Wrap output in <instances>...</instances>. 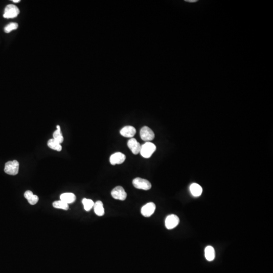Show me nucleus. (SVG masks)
<instances>
[{"label": "nucleus", "mask_w": 273, "mask_h": 273, "mask_svg": "<svg viewBox=\"0 0 273 273\" xmlns=\"http://www.w3.org/2000/svg\"><path fill=\"white\" fill-rule=\"evenodd\" d=\"M156 149V147L151 142H147L141 146V155L145 158H150Z\"/></svg>", "instance_id": "nucleus-1"}, {"label": "nucleus", "mask_w": 273, "mask_h": 273, "mask_svg": "<svg viewBox=\"0 0 273 273\" xmlns=\"http://www.w3.org/2000/svg\"><path fill=\"white\" fill-rule=\"evenodd\" d=\"M19 167V163L16 160L8 161L5 164L4 171L7 174L15 176L18 173Z\"/></svg>", "instance_id": "nucleus-2"}, {"label": "nucleus", "mask_w": 273, "mask_h": 273, "mask_svg": "<svg viewBox=\"0 0 273 273\" xmlns=\"http://www.w3.org/2000/svg\"><path fill=\"white\" fill-rule=\"evenodd\" d=\"M133 184L137 189H142L144 190H148L151 188V184L149 181L141 178H136L134 179Z\"/></svg>", "instance_id": "nucleus-3"}, {"label": "nucleus", "mask_w": 273, "mask_h": 273, "mask_svg": "<svg viewBox=\"0 0 273 273\" xmlns=\"http://www.w3.org/2000/svg\"><path fill=\"white\" fill-rule=\"evenodd\" d=\"M19 13L18 8L14 5H8L4 10L3 17L5 18H14L16 17Z\"/></svg>", "instance_id": "nucleus-4"}, {"label": "nucleus", "mask_w": 273, "mask_h": 273, "mask_svg": "<svg viewBox=\"0 0 273 273\" xmlns=\"http://www.w3.org/2000/svg\"><path fill=\"white\" fill-rule=\"evenodd\" d=\"M111 195L113 198L115 199L124 201L126 199L127 197V194L124 189L121 186H117L114 188L111 191Z\"/></svg>", "instance_id": "nucleus-5"}, {"label": "nucleus", "mask_w": 273, "mask_h": 273, "mask_svg": "<svg viewBox=\"0 0 273 273\" xmlns=\"http://www.w3.org/2000/svg\"><path fill=\"white\" fill-rule=\"evenodd\" d=\"M141 138L143 141L149 142L152 141L155 138V134L153 131L148 127H143L140 130Z\"/></svg>", "instance_id": "nucleus-6"}, {"label": "nucleus", "mask_w": 273, "mask_h": 273, "mask_svg": "<svg viewBox=\"0 0 273 273\" xmlns=\"http://www.w3.org/2000/svg\"><path fill=\"white\" fill-rule=\"evenodd\" d=\"M180 222V220L178 216L174 214H171L167 217L165 219V227L168 230H171L176 227Z\"/></svg>", "instance_id": "nucleus-7"}, {"label": "nucleus", "mask_w": 273, "mask_h": 273, "mask_svg": "<svg viewBox=\"0 0 273 273\" xmlns=\"http://www.w3.org/2000/svg\"><path fill=\"white\" fill-rule=\"evenodd\" d=\"M156 209L155 204L153 202H149L144 205L141 209V214L145 217H150L153 214Z\"/></svg>", "instance_id": "nucleus-8"}, {"label": "nucleus", "mask_w": 273, "mask_h": 273, "mask_svg": "<svg viewBox=\"0 0 273 273\" xmlns=\"http://www.w3.org/2000/svg\"><path fill=\"white\" fill-rule=\"evenodd\" d=\"M126 155L121 152H116L111 155L110 163L112 165L123 163L126 160Z\"/></svg>", "instance_id": "nucleus-9"}, {"label": "nucleus", "mask_w": 273, "mask_h": 273, "mask_svg": "<svg viewBox=\"0 0 273 273\" xmlns=\"http://www.w3.org/2000/svg\"><path fill=\"white\" fill-rule=\"evenodd\" d=\"M128 146L134 154H138L140 152L141 146L135 138L130 139L128 142Z\"/></svg>", "instance_id": "nucleus-10"}, {"label": "nucleus", "mask_w": 273, "mask_h": 273, "mask_svg": "<svg viewBox=\"0 0 273 273\" xmlns=\"http://www.w3.org/2000/svg\"><path fill=\"white\" fill-rule=\"evenodd\" d=\"M136 130L133 126H128L123 128L120 131V134L124 137L133 138L136 134Z\"/></svg>", "instance_id": "nucleus-11"}, {"label": "nucleus", "mask_w": 273, "mask_h": 273, "mask_svg": "<svg viewBox=\"0 0 273 273\" xmlns=\"http://www.w3.org/2000/svg\"><path fill=\"white\" fill-rule=\"evenodd\" d=\"M24 196L28 200L29 203L31 205H35L38 203L39 200L38 197L37 195H34L31 191H27L24 193Z\"/></svg>", "instance_id": "nucleus-12"}, {"label": "nucleus", "mask_w": 273, "mask_h": 273, "mask_svg": "<svg viewBox=\"0 0 273 273\" xmlns=\"http://www.w3.org/2000/svg\"><path fill=\"white\" fill-rule=\"evenodd\" d=\"M76 200V196L73 193H65L60 195V200L67 204L74 203Z\"/></svg>", "instance_id": "nucleus-13"}, {"label": "nucleus", "mask_w": 273, "mask_h": 273, "mask_svg": "<svg viewBox=\"0 0 273 273\" xmlns=\"http://www.w3.org/2000/svg\"><path fill=\"white\" fill-rule=\"evenodd\" d=\"M190 191L194 196L199 197L202 193V188L197 183H193L190 187Z\"/></svg>", "instance_id": "nucleus-14"}, {"label": "nucleus", "mask_w": 273, "mask_h": 273, "mask_svg": "<svg viewBox=\"0 0 273 273\" xmlns=\"http://www.w3.org/2000/svg\"><path fill=\"white\" fill-rule=\"evenodd\" d=\"M95 213L98 216H103L104 214L105 211L103 207V204L101 201H97L94 205Z\"/></svg>", "instance_id": "nucleus-15"}, {"label": "nucleus", "mask_w": 273, "mask_h": 273, "mask_svg": "<svg viewBox=\"0 0 273 273\" xmlns=\"http://www.w3.org/2000/svg\"><path fill=\"white\" fill-rule=\"evenodd\" d=\"M205 258L208 261H213L215 258V250L213 247L211 246H208L205 248Z\"/></svg>", "instance_id": "nucleus-16"}, {"label": "nucleus", "mask_w": 273, "mask_h": 273, "mask_svg": "<svg viewBox=\"0 0 273 273\" xmlns=\"http://www.w3.org/2000/svg\"><path fill=\"white\" fill-rule=\"evenodd\" d=\"M48 146L51 149L55 150L57 151H61L62 150V146L57 141H56L55 139H50L48 142Z\"/></svg>", "instance_id": "nucleus-17"}, {"label": "nucleus", "mask_w": 273, "mask_h": 273, "mask_svg": "<svg viewBox=\"0 0 273 273\" xmlns=\"http://www.w3.org/2000/svg\"><path fill=\"white\" fill-rule=\"evenodd\" d=\"M53 139L60 144L63 142L64 138L61 131L60 127L59 125L57 126V130L54 132Z\"/></svg>", "instance_id": "nucleus-18"}, {"label": "nucleus", "mask_w": 273, "mask_h": 273, "mask_svg": "<svg viewBox=\"0 0 273 273\" xmlns=\"http://www.w3.org/2000/svg\"><path fill=\"white\" fill-rule=\"evenodd\" d=\"M53 207L55 208L67 210L69 209L68 204L61 200L56 201L53 203Z\"/></svg>", "instance_id": "nucleus-19"}, {"label": "nucleus", "mask_w": 273, "mask_h": 273, "mask_svg": "<svg viewBox=\"0 0 273 273\" xmlns=\"http://www.w3.org/2000/svg\"><path fill=\"white\" fill-rule=\"evenodd\" d=\"M82 203L84 205V210L87 211H90L92 207H94L95 203L92 200L87 199V198L83 199L82 200Z\"/></svg>", "instance_id": "nucleus-20"}, {"label": "nucleus", "mask_w": 273, "mask_h": 273, "mask_svg": "<svg viewBox=\"0 0 273 273\" xmlns=\"http://www.w3.org/2000/svg\"><path fill=\"white\" fill-rule=\"evenodd\" d=\"M18 24L15 22H12L6 25L5 27L4 31L6 33H10L11 31H12L13 30H16L18 28Z\"/></svg>", "instance_id": "nucleus-21"}, {"label": "nucleus", "mask_w": 273, "mask_h": 273, "mask_svg": "<svg viewBox=\"0 0 273 273\" xmlns=\"http://www.w3.org/2000/svg\"><path fill=\"white\" fill-rule=\"evenodd\" d=\"M186 1L188 2H191V3H194V2H197L196 0H187Z\"/></svg>", "instance_id": "nucleus-22"}, {"label": "nucleus", "mask_w": 273, "mask_h": 273, "mask_svg": "<svg viewBox=\"0 0 273 273\" xmlns=\"http://www.w3.org/2000/svg\"><path fill=\"white\" fill-rule=\"evenodd\" d=\"M20 1V0H13L14 3H19Z\"/></svg>", "instance_id": "nucleus-23"}]
</instances>
